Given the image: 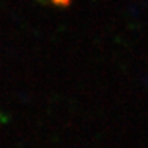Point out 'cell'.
Masks as SVG:
<instances>
[{
	"label": "cell",
	"mask_w": 148,
	"mask_h": 148,
	"mask_svg": "<svg viewBox=\"0 0 148 148\" xmlns=\"http://www.w3.org/2000/svg\"><path fill=\"white\" fill-rule=\"evenodd\" d=\"M54 3H57V5H68L71 0H52Z\"/></svg>",
	"instance_id": "1"
}]
</instances>
